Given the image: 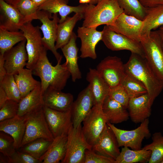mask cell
<instances>
[{"instance_id":"obj_1","label":"cell","mask_w":163,"mask_h":163,"mask_svg":"<svg viewBox=\"0 0 163 163\" xmlns=\"http://www.w3.org/2000/svg\"><path fill=\"white\" fill-rule=\"evenodd\" d=\"M47 50L43 47L37 62L32 69L33 74L41 80L43 93L49 87L62 90L66 86L71 74L64 63L57 62L54 66L50 62Z\"/></svg>"},{"instance_id":"obj_2","label":"cell","mask_w":163,"mask_h":163,"mask_svg":"<svg viewBox=\"0 0 163 163\" xmlns=\"http://www.w3.org/2000/svg\"><path fill=\"white\" fill-rule=\"evenodd\" d=\"M124 67L126 72L145 85L152 105L163 89V83L156 76L145 58L139 54L131 53Z\"/></svg>"},{"instance_id":"obj_3","label":"cell","mask_w":163,"mask_h":163,"mask_svg":"<svg viewBox=\"0 0 163 163\" xmlns=\"http://www.w3.org/2000/svg\"><path fill=\"white\" fill-rule=\"evenodd\" d=\"M123 12L117 0H102L96 5L88 4L83 14L82 26L95 27L102 25L111 26Z\"/></svg>"},{"instance_id":"obj_4","label":"cell","mask_w":163,"mask_h":163,"mask_svg":"<svg viewBox=\"0 0 163 163\" xmlns=\"http://www.w3.org/2000/svg\"><path fill=\"white\" fill-rule=\"evenodd\" d=\"M140 43L145 58L156 76L163 83V51L158 30L141 35Z\"/></svg>"},{"instance_id":"obj_5","label":"cell","mask_w":163,"mask_h":163,"mask_svg":"<svg viewBox=\"0 0 163 163\" xmlns=\"http://www.w3.org/2000/svg\"><path fill=\"white\" fill-rule=\"evenodd\" d=\"M66 154L62 163H84L85 152L91 150L92 146L86 141L80 125L77 128L73 126L67 134Z\"/></svg>"},{"instance_id":"obj_6","label":"cell","mask_w":163,"mask_h":163,"mask_svg":"<svg viewBox=\"0 0 163 163\" xmlns=\"http://www.w3.org/2000/svg\"><path fill=\"white\" fill-rule=\"evenodd\" d=\"M43 107L27 115V121L21 147L40 138L51 141L54 139L46 121Z\"/></svg>"},{"instance_id":"obj_7","label":"cell","mask_w":163,"mask_h":163,"mask_svg":"<svg viewBox=\"0 0 163 163\" xmlns=\"http://www.w3.org/2000/svg\"><path fill=\"white\" fill-rule=\"evenodd\" d=\"M107 123L114 133L120 147H126L133 150L140 149L143 140L151 136L149 128V118L141 123L138 127L132 130L118 128L114 124L109 122Z\"/></svg>"},{"instance_id":"obj_8","label":"cell","mask_w":163,"mask_h":163,"mask_svg":"<svg viewBox=\"0 0 163 163\" xmlns=\"http://www.w3.org/2000/svg\"><path fill=\"white\" fill-rule=\"evenodd\" d=\"M37 15L38 20L42 23L40 28L43 35L42 43L43 47L47 50L52 52L57 62L61 61L62 56L55 47L58 25L60 20L58 13L53 14L52 16L46 11L38 10Z\"/></svg>"},{"instance_id":"obj_9","label":"cell","mask_w":163,"mask_h":163,"mask_svg":"<svg viewBox=\"0 0 163 163\" xmlns=\"http://www.w3.org/2000/svg\"><path fill=\"white\" fill-rule=\"evenodd\" d=\"M102 104L94 105L83 120L82 130L88 142L92 146L97 142L108 122Z\"/></svg>"},{"instance_id":"obj_10","label":"cell","mask_w":163,"mask_h":163,"mask_svg":"<svg viewBox=\"0 0 163 163\" xmlns=\"http://www.w3.org/2000/svg\"><path fill=\"white\" fill-rule=\"evenodd\" d=\"M39 26H34L31 21L27 22L21 27L26 40V48L28 60L27 68L32 69L38 60L43 47L42 37Z\"/></svg>"},{"instance_id":"obj_11","label":"cell","mask_w":163,"mask_h":163,"mask_svg":"<svg viewBox=\"0 0 163 163\" xmlns=\"http://www.w3.org/2000/svg\"><path fill=\"white\" fill-rule=\"evenodd\" d=\"M102 41L105 46L112 51L126 50L145 57L144 51L140 42L134 40L117 33L105 25L102 30Z\"/></svg>"},{"instance_id":"obj_12","label":"cell","mask_w":163,"mask_h":163,"mask_svg":"<svg viewBox=\"0 0 163 163\" xmlns=\"http://www.w3.org/2000/svg\"><path fill=\"white\" fill-rule=\"evenodd\" d=\"M96 69L110 88L120 84L126 72L124 64L120 58L116 56L105 57Z\"/></svg>"},{"instance_id":"obj_13","label":"cell","mask_w":163,"mask_h":163,"mask_svg":"<svg viewBox=\"0 0 163 163\" xmlns=\"http://www.w3.org/2000/svg\"><path fill=\"white\" fill-rule=\"evenodd\" d=\"M43 108L49 128L54 138L62 135L67 134L73 126L71 109L60 111L45 105Z\"/></svg>"},{"instance_id":"obj_14","label":"cell","mask_w":163,"mask_h":163,"mask_svg":"<svg viewBox=\"0 0 163 163\" xmlns=\"http://www.w3.org/2000/svg\"><path fill=\"white\" fill-rule=\"evenodd\" d=\"M77 37L81 41L80 57L90 58L93 59L97 58L95 48L97 44L102 40L103 31H99L95 27L82 26L78 27Z\"/></svg>"},{"instance_id":"obj_15","label":"cell","mask_w":163,"mask_h":163,"mask_svg":"<svg viewBox=\"0 0 163 163\" xmlns=\"http://www.w3.org/2000/svg\"><path fill=\"white\" fill-rule=\"evenodd\" d=\"M143 21L124 12L117 18L113 25L108 26L114 31L140 42Z\"/></svg>"},{"instance_id":"obj_16","label":"cell","mask_w":163,"mask_h":163,"mask_svg":"<svg viewBox=\"0 0 163 163\" xmlns=\"http://www.w3.org/2000/svg\"><path fill=\"white\" fill-rule=\"evenodd\" d=\"M26 43L25 39L4 54V66L7 74L14 75L26 66L28 60Z\"/></svg>"},{"instance_id":"obj_17","label":"cell","mask_w":163,"mask_h":163,"mask_svg":"<svg viewBox=\"0 0 163 163\" xmlns=\"http://www.w3.org/2000/svg\"><path fill=\"white\" fill-rule=\"evenodd\" d=\"M94 105V99L89 85L79 94L71 108L73 127L77 128L88 114Z\"/></svg>"},{"instance_id":"obj_18","label":"cell","mask_w":163,"mask_h":163,"mask_svg":"<svg viewBox=\"0 0 163 163\" xmlns=\"http://www.w3.org/2000/svg\"><path fill=\"white\" fill-rule=\"evenodd\" d=\"M119 147L114 133L107 123L91 149L98 154L115 160L120 152Z\"/></svg>"},{"instance_id":"obj_19","label":"cell","mask_w":163,"mask_h":163,"mask_svg":"<svg viewBox=\"0 0 163 163\" xmlns=\"http://www.w3.org/2000/svg\"><path fill=\"white\" fill-rule=\"evenodd\" d=\"M27 22L17 8L4 0H0V28L19 31Z\"/></svg>"},{"instance_id":"obj_20","label":"cell","mask_w":163,"mask_h":163,"mask_svg":"<svg viewBox=\"0 0 163 163\" xmlns=\"http://www.w3.org/2000/svg\"><path fill=\"white\" fill-rule=\"evenodd\" d=\"M44 105L60 111H65L71 109L73 97L70 93H65L49 87L43 94Z\"/></svg>"},{"instance_id":"obj_21","label":"cell","mask_w":163,"mask_h":163,"mask_svg":"<svg viewBox=\"0 0 163 163\" xmlns=\"http://www.w3.org/2000/svg\"><path fill=\"white\" fill-rule=\"evenodd\" d=\"M27 116L17 115L11 119L0 121V131L11 136L17 150L21 147L25 131Z\"/></svg>"},{"instance_id":"obj_22","label":"cell","mask_w":163,"mask_h":163,"mask_svg":"<svg viewBox=\"0 0 163 163\" xmlns=\"http://www.w3.org/2000/svg\"><path fill=\"white\" fill-rule=\"evenodd\" d=\"M69 0H48L39 7L38 10H43L52 14L59 13L60 16L59 23L64 21L68 15L72 12L84 14L87 4H81L76 6L69 5Z\"/></svg>"},{"instance_id":"obj_23","label":"cell","mask_w":163,"mask_h":163,"mask_svg":"<svg viewBox=\"0 0 163 163\" xmlns=\"http://www.w3.org/2000/svg\"><path fill=\"white\" fill-rule=\"evenodd\" d=\"M147 93L130 98L127 108L129 117L134 123H141L151 115V107Z\"/></svg>"},{"instance_id":"obj_24","label":"cell","mask_w":163,"mask_h":163,"mask_svg":"<svg viewBox=\"0 0 163 163\" xmlns=\"http://www.w3.org/2000/svg\"><path fill=\"white\" fill-rule=\"evenodd\" d=\"M77 37L73 32L68 42L61 49L66 59L64 64L70 72L72 80L74 82L82 78L78 63V49L76 43Z\"/></svg>"},{"instance_id":"obj_25","label":"cell","mask_w":163,"mask_h":163,"mask_svg":"<svg viewBox=\"0 0 163 163\" xmlns=\"http://www.w3.org/2000/svg\"><path fill=\"white\" fill-rule=\"evenodd\" d=\"M86 79L93 94L94 105L102 104L108 95L110 88L97 71L96 69L90 68Z\"/></svg>"},{"instance_id":"obj_26","label":"cell","mask_w":163,"mask_h":163,"mask_svg":"<svg viewBox=\"0 0 163 163\" xmlns=\"http://www.w3.org/2000/svg\"><path fill=\"white\" fill-rule=\"evenodd\" d=\"M67 134L54 138L49 148L40 160L42 163H59L65 157L67 142Z\"/></svg>"},{"instance_id":"obj_27","label":"cell","mask_w":163,"mask_h":163,"mask_svg":"<svg viewBox=\"0 0 163 163\" xmlns=\"http://www.w3.org/2000/svg\"><path fill=\"white\" fill-rule=\"evenodd\" d=\"M102 110L108 122L117 124L127 121L129 116L126 108L108 95L104 101Z\"/></svg>"},{"instance_id":"obj_28","label":"cell","mask_w":163,"mask_h":163,"mask_svg":"<svg viewBox=\"0 0 163 163\" xmlns=\"http://www.w3.org/2000/svg\"><path fill=\"white\" fill-rule=\"evenodd\" d=\"M43 95L40 84L21 99L18 115L24 116L43 107Z\"/></svg>"},{"instance_id":"obj_29","label":"cell","mask_w":163,"mask_h":163,"mask_svg":"<svg viewBox=\"0 0 163 163\" xmlns=\"http://www.w3.org/2000/svg\"><path fill=\"white\" fill-rule=\"evenodd\" d=\"M83 18V14L75 13L72 17L68 16L64 21L59 23L55 43V47L57 50L61 49L68 42L77 23Z\"/></svg>"},{"instance_id":"obj_30","label":"cell","mask_w":163,"mask_h":163,"mask_svg":"<svg viewBox=\"0 0 163 163\" xmlns=\"http://www.w3.org/2000/svg\"><path fill=\"white\" fill-rule=\"evenodd\" d=\"M147 8L141 35L149 34L163 25V5Z\"/></svg>"},{"instance_id":"obj_31","label":"cell","mask_w":163,"mask_h":163,"mask_svg":"<svg viewBox=\"0 0 163 163\" xmlns=\"http://www.w3.org/2000/svg\"><path fill=\"white\" fill-rule=\"evenodd\" d=\"M151 155V151L143 148L139 150H133L128 147H123L115 163L149 162Z\"/></svg>"},{"instance_id":"obj_32","label":"cell","mask_w":163,"mask_h":163,"mask_svg":"<svg viewBox=\"0 0 163 163\" xmlns=\"http://www.w3.org/2000/svg\"><path fill=\"white\" fill-rule=\"evenodd\" d=\"M33 74L31 69L23 68L13 75L22 98L41 84L34 78Z\"/></svg>"},{"instance_id":"obj_33","label":"cell","mask_w":163,"mask_h":163,"mask_svg":"<svg viewBox=\"0 0 163 163\" xmlns=\"http://www.w3.org/2000/svg\"><path fill=\"white\" fill-rule=\"evenodd\" d=\"M25 39L21 31H11L0 28V54L4 55L15 45Z\"/></svg>"},{"instance_id":"obj_34","label":"cell","mask_w":163,"mask_h":163,"mask_svg":"<svg viewBox=\"0 0 163 163\" xmlns=\"http://www.w3.org/2000/svg\"><path fill=\"white\" fill-rule=\"evenodd\" d=\"M53 141L43 138L37 139L22 146L18 150L40 160L47 151Z\"/></svg>"},{"instance_id":"obj_35","label":"cell","mask_w":163,"mask_h":163,"mask_svg":"<svg viewBox=\"0 0 163 163\" xmlns=\"http://www.w3.org/2000/svg\"><path fill=\"white\" fill-rule=\"evenodd\" d=\"M152 142L142 148L151 151V155L149 163H161L163 159V135L160 132L154 133Z\"/></svg>"},{"instance_id":"obj_36","label":"cell","mask_w":163,"mask_h":163,"mask_svg":"<svg viewBox=\"0 0 163 163\" xmlns=\"http://www.w3.org/2000/svg\"><path fill=\"white\" fill-rule=\"evenodd\" d=\"M120 84L126 91L130 98L138 97L147 93V89L143 84L126 72Z\"/></svg>"},{"instance_id":"obj_37","label":"cell","mask_w":163,"mask_h":163,"mask_svg":"<svg viewBox=\"0 0 163 163\" xmlns=\"http://www.w3.org/2000/svg\"><path fill=\"white\" fill-rule=\"evenodd\" d=\"M117 1L124 13L142 21L144 19L146 14L147 8L143 6L139 0H117Z\"/></svg>"},{"instance_id":"obj_38","label":"cell","mask_w":163,"mask_h":163,"mask_svg":"<svg viewBox=\"0 0 163 163\" xmlns=\"http://www.w3.org/2000/svg\"><path fill=\"white\" fill-rule=\"evenodd\" d=\"M0 86L4 90L8 99L19 103L22 98L13 75L7 74L0 82Z\"/></svg>"},{"instance_id":"obj_39","label":"cell","mask_w":163,"mask_h":163,"mask_svg":"<svg viewBox=\"0 0 163 163\" xmlns=\"http://www.w3.org/2000/svg\"><path fill=\"white\" fill-rule=\"evenodd\" d=\"M16 7L27 22L38 20L37 11L39 7L31 0H21Z\"/></svg>"},{"instance_id":"obj_40","label":"cell","mask_w":163,"mask_h":163,"mask_svg":"<svg viewBox=\"0 0 163 163\" xmlns=\"http://www.w3.org/2000/svg\"><path fill=\"white\" fill-rule=\"evenodd\" d=\"M14 140L10 135L2 131L0 133V152L8 159L17 150L14 144Z\"/></svg>"},{"instance_id":"obj_41","label":"cell","mask_w":163,"mask_h":163,"mask_svg":"<svg viewBox=\"0 0 163 163\" xmlns=\"http://www.w3.org/2000/svg\"><path fill=\"white\" fill-rule=\"evenodd\" d=\"M108 96L111 99L127 108L130 97L126 91L121 84L110 88Z\"/></svg>"},{"instance_id":"obj_42","label":"cell","mask_w":163,"mask_h":163,"mask_svg":"<svg viewBox=\"0 0 163 163\" xmlns=\"http://www.w3.org/2000/svg\"><path fill=\"white\" fill-rule=\"evenodd\" d=\"M19 103L8 99L0 109V121L10 119L18 115Z\"/></svg>"},{"instance_id":"obj_43","label":"cell","mask_w":163,"mask_h":163,"mask_svg":"<svg viewBox=\"0 0 163 163\" xmlns=\"http://www.w3.org/2000/svg\"><path fill=\"white\" fill-rule=\"evenodd\" d=\"M8 163H41L40 161L34 158L28 153L17 150L8 159Z\"/></svg>"},{"instance_id":"obj_44","label":"cell","mask_w":163,"mask_h":163,"mask_svg":"<svg viewBox=\"0 0 163 163\" xmlns=\"http://www.w3.org/2000/svg\"><path fill=\"white\" fill-rule=\"evenodd\" d=\"M115 160L98 154L91 150L85 152L84 163H115Z\"/></svg>"},{"instance_id":"obj_45","label":"cell","mask_w":163,"mask_h":163,"mask_svg":"<svg viewBox=\"0 0 163 163\" xmlns=\"http://www.w3.org/2000/svg\"><path fill=\"white\" fill-rule=\"evenodd\" d=\"M144 7L151 8L159 5H163V0H139Z\"/></svg>"},{"instance_id":"obj_46","label":"cell","mask_w":163,"mask_h":163,"mask_svg":"<svg viewBox=\"0 0 163 163\" xmlns=\"http://www.w3.org/2000/svg\"><path fill=\"white\" fill-rule=\"evenodd\" d=\"M6 74V71L4 66L3 55L0 54V82L2 81Z\"/></svg>"},{"instance_id":"obj_47","label":"cell","mask_w":163,"mask_h":163,"mask_svg":"<svg viewBox=\"0 0 163 163\" xmlns=\"http://www.w3.org/2000/svg\"><path fill=\"white\" fill-rule=\"evenodd\" d=\"M8 99L4 90L0 86V109L4 106Z\"/></svg>"},{"instance_id":"obj_48","label":"cell","mask_w":163,"mask_h":163,"mask_svg":"<svg viewBox=\"0 0 163 163\" xmlns=\"http://www.w3.org/2000/svg\"><path fill=\"white\" fill-rule=\"evenodd\" d=\"M4 0L7 3L16 7L17 4L21 0Z\"/></svg>"},{"instance_id":"obj_49","label":"cell","mask_w":163,"mask_h":163,"mask_svg":"<svg viewBox=\"0 0 163 163\" xmlns=\"http://www.w3.org/2000/svg\"><path fill=\"white\" fill-rule=\"evenodd\" d=\"M38 7L43 4L46 2L48 0H31Z\"/></svg>"},{"instance_id":"obj_50","label":"cell","mask_w":163,"mask_h":163,"mask_svg":"<svg viewBox=\"0 0 163 163\" xmlns=\"http://www.w3.org/2000/svg\"><path fill=\"white\" fill-rule=\"evenodd\" d=\"M158 31L161 38V46L163 51V31L159 30Z\"/></svg>"},{"instance_id":"obj_51","label":"cell","mask_w":163,"mask_h":163,"mask_svg":"<svg viewBox=\"0 0 163 163\" xmlns=\"http://www.w3.org/2000/svg\"><path fill=\"white\" fill-rule=\"evenodd\" d=\"M91 0H79V3L81 4H89Z\"/></svg>"},{"instance_id":"obj_52","label":"cell","mask_w":163,"mask_h":163,"mask_svg":"<svg viewBox=\"0 0 163 163\" xmlns=\"http://www.w3.org/2000/svg\"><path fill=\"white\" fill-rule=\"evenodd\" d=\"M102 0H91L89 4L95 5Z\"/></svg>"},{"instance_id":"obj_53","label":"cell","mask_w":163,"mask_h":163,"mask_svg":"<svg viewBox=\"0 0 163 163\" xmlns=\"http://www.w3.org/2000/svg\"><path fill=\"white\" fill-rule=\"evenodd\" d=\"M159 30L163 31V25L160 27Z\"/></svg>"},{"instance_id":"obj_54","label":"cell","mask_w":163,"mask_h":163,"mask_svg":"<svg viewBox=\"0 0 163 163\" xmlns=\"http://www.w3.org/2000/svg\"><path fill=\"white\" fill-rule=\"evenodd\" d=\"M161 163H163V159L162 160V161H161Z\"/></svg>"}]
</instances>
